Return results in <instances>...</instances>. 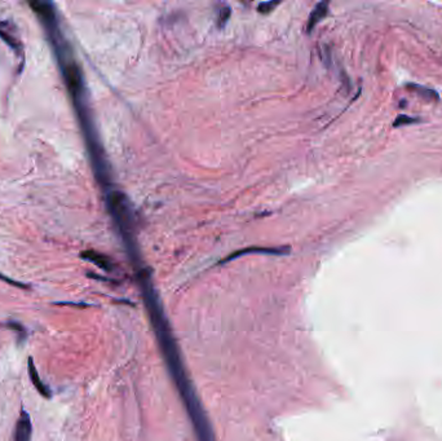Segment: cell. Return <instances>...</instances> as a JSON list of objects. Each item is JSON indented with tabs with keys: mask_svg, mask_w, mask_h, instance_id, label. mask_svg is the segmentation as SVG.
<instances>
[{
	"mask_svg": "<svg viewBox=\"0 0 442 441\" xmlns=\"http://www.w3.org/2000/svg\"><path fill=\"white\" fill-rule=\"evenodd\" d=\"M327 11H329V3H318L317 6H315V8L313 9L312 14H310V17H309V22H308V30L310 32L313 27H314L315 25H317L318 22H320L321 20H322L325 16L327 14Z\"/></svg>",
	"mask_w": 442,
	"mask_h": 441,
	"instance_id": "cell-5",
	"label": "cell"
},
{
	"mask_svg": "<svg viewBox=\"0 0 442 441\" xmlns=\"http://www.w3.org/2000/svg\"><path fill=\"white\" fill-rule=\"evenodd\" d=\"M278 2L277 3H273V2H267V3H261L260 6L258 7V11L260 12V13H269V12H272L273 9L275 8V7L278 6Z\"/></svg>",
	"mask_w": 442,
	"mask_h": 441,
	"instance_id": "cell-9",
	"label": "cell"
},
{
	"mask_svg": "<svg viewBox=\"0 0 442 441\" xmlns=\"http://www.w3.org/2000/svg\"><path fill=\"white\" fill-rule=\"evenodd\" d=\"M27 370H28V376H30V381L33 382V384H34V387L37 388L38 392H39L42 396H44L46 398L51 397L52 392L49 391V388L47 387L46 384L43 383L42 379H40L39 374H38L37 367H35L34 360H33L31 356H28V359H27Z\"/></svg>",
	"mask_w": 442,
	"mask_h": 441,
	"instance_id": "cell-2",
	"label": "cell"
},
{
	"mask_svg": "<svg viewBox=\"0 0 442 441\" xmlns=\"http://www.w3.org/2000/svg\"><path fill=\"white\" fill-rule=\"evenodd\" d=\"M33 426L31 419L28 417L25 410L21 412V416L16 424V431H14V441H31Z\"/></svg>",
	"mask_w": 442,
	"mask_h": 441,
	"instance_id": "cell-1",
	"label": "cell"
},
{
	"mask_svg": "<svg viewBox=\"0 0 442 441\" xmlns=\"http://www.w3.org/2000/svg\"><path fill=\"white\" fill-rule=\"evenodd\" d=\"M8 27H9V23L0 22V38H2V39H3L9 47H11V48L18 51V49H20V42L14 38V35H12L11 33L8 32Z\"/></svg>",
	"mask_w": 442,
	"mask_h": 441,
	"instance_id": "cell-6",
	"label": "cell"
},
{
	"mask_svg": "<svg viewBox=\"0 0 442 441\" xmlns=\"http://www.w3.org/2000/svg\"><path fill=\"white\" fill-rule=\"evenodd\" d=\"M8 327L9 329H11V330H14L16 331V333L18 334V335L21 336V338L22 339H25L26 338V330H25V327L22 326V325L20 324V322H14V321H11V322H8Z\"/></svg>",
	"mask_w": 442,
	"mask_h": 441,
	"instance_id": "cell-8",
	"label": "cell"
},
{
	"mask_svg": "<svg viewBox=\"0 0 442 441\" xmlns=\"http://www.w3.org/2000/svg\"><path fill=\"white\" fill-rule=\"evenodd\" d=\"M80 256H82L84 260H88V262H92L94 263L96 265H99L100 268H102V269H106V270H111V263L110 260L106 258V256L101 255V254L96 253V251H92V250H88L84 251V253L80 254Z\"/></svg>",
	"mask_w": 442,
	"mask_h": 441,
	"instance_id": "cell-4",
	"label": "cell"
},
{
	"mask_svg": "<svg viewBox=\"0 0 442 441\" xmlns=\"http://www.w3.org/2000/svg\"><path fill=\"white\" fill-rule=\"evenodd\" d=\"M418 122H419V119H417V118L408 117V115H406V114H400V115L394 119L393 127L398 128V127H402V125H408Z\"/></svg>",
	"mask_w": 442,
	"mask_h": 441,
	"instance_id": "cell-7",
	"label": "cell"
},
{
	"mask_svg": "<svg viewBox=\"0 0 442 441\" xmlns=\"http://www.w3.org/2000/svg\"><path fill=\"white\" fill-rule=\"evenodd\" d=\"M406 88L410 89L413 93L418 94L419 97H423L425 101H437L439 99L438 93H437L434 89L428 88V87H424V85H420L418 83H407L406 84Z\"/></svg>",
	"mask_w": 442,
	"mask_h": 441,
	"instance_id": "cell-3",
	"label": "cell"
},
{
	"mask_svg": "<svg viewBox=\"0 0 442 441\" xmlns=\"http://www.w3.org/2000/svg\"><path fill=\"white\" fill-rule=\"evenodd\" d=\"M0 279H2V281H4V282H7V284L12 285V286H16V288H21V289H28V286H27V285H25V284H21V282H17V281H13V279H12V278H8V277L3 276V274H2V273H0Z\"/></svg>",
	"mask_w": 442,
	"mask_h": 441,
	"instance_id": "cell-10",
	"label": "cell"
}]
</instances>
